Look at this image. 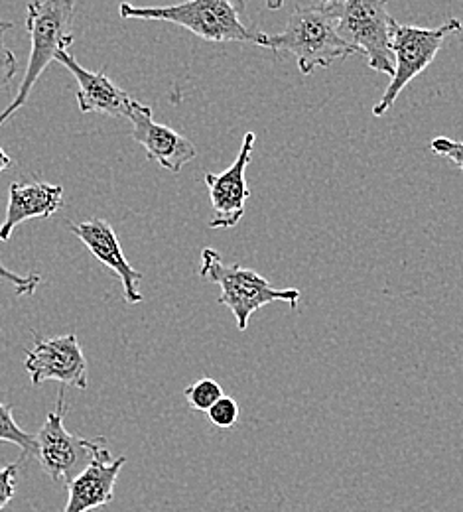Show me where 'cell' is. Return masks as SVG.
Segmentation results:
<instances>
[{"label": "cell", "mask_w": 463, "mask_h": 512, "mask_svg": "<svg viewBox=\"0 0 463 512\" xmlns=\"http://www.w3.org/2000/svg\"><path fill=\"white\" fill-rule=\"evenodd\" d=\"M462 28V20L458 18H450L438 28H418V26L397 22L393 30L395 73L381 101L373 107V115L375 117L387 115L397 103L398 95L404 91V87L436 60L446 38L460 32Z\"/></svg>", "instance_id": "7"}, {"label": "cell", "mask_w": 463, "mask_h": 512, "mask_svg": "<svg viewBox=\"0 0 463 512\" xmlns=\"http://www.w3.org/2000/svg\"><path fill=\"white\" fill-rule=\"evenodd\" d=\"M199 276L221 286L219 304L233 312L239 331H245L251 316L266 304L286 302L292 310H296L300 302V290L274 288L255 270L243 268L239 264H225L221 255L213 249L201 251Z\"/></svg>", "instance_id": "4"}, {"label": "cell", "mask_w": 463, "mask_h": 512, "mask_svg": "<svg viewBox=\"0 0 463 512\" xmlns=\"http://www.w3.org/2000/svg\"><path fill=\"white\" fill-rule=\"evenodd\" d=\"M10 168H12V158L0 148V174L6 172V170H10Z\"/></svg>", "instance_id": "22"}, {"label": "cell", "mask_w": 463, "mask_h": 512, "mask_svg": "<svg viewBox=\"0 0 463 512\" xmlns=\"http://www.w3.org/2000/svg\"><path fill=\"white\" fill-rule=\"evenodd\" d=\"M69 231L89 249L91 255L121 278L125 300L129 304H140L142 292L138 284L142 274L134 270L127 256L123 255L115 229L105 219H89L85 223H69Z\"/></svg>", "instance_id": "12"}, {"label": "cell", "mask_w": 463, "mask_h": 512, "mask_svg": "<svg viewBox=\"0 0 463 512\" xmlns=\"http://www.w3.org/2000/svg\"><path fill=\"white\" fill-rule=\"evenodd\" d=\"M239 404L235 402V398L231 396H223L219 398L209 410H207V418L211 424H215L217 428H231L237 424L239 420Z\"/></svg>", "instance_id": "18"}, {"label": "cell", "mask_w": 463, "mask_h": 512, "mask_svg": "<svg viewBox=\"0 0 463 512\" xmlns=\"http://www.w3.org/2000/svg\"><path fill=\"white\" fill-rule=\"evenodd\" d=\"M12 22L10 20H0V95L8 89L10 81L16 75V67L18 60L14 56V52L6 46V34L12 30Z\"/></svg>", "instance_id": "17"}, {"label": "cell", "mask_w": 463, "mask_h": 512, "mask_svg": "<svg viewBox=\"0 0 463 512\" xmlns=\"http://www.w3.org/2000/svg\"><path fill=\"white\" fill-rule=\"evenodd\" d=\"M64 203V188L44 182L12 184L8 190L6 217L0 225V241H8L12 231L30 219H48Z\"/></svg>", "instance_id": "13"}, {"label": "cell", "mask_w": 463, "mask_h": 512, "mask_svg": "<svg viewBox=\"0 0 463 512\" xmlns=\"http://www.w3.org/2000/svg\"><path fill=\"white\" fill-rule=\"evenodd\" d=\"M75 14V0H34L28 4L26 28L30 32L32 50L26 65L24 79L18 87L14 101L0 113V127L26 105L32 87L46 71V67L56 62V56L73 44V34L69 26Z\"/></svg>", "instance_id": "3"}, {"label": "cell", "mask_w": 463, "mask_h": 512, "mask_svg": "<svg viewBox=\"0 0 463 512\" xmlns=\"http://www.w3.org/2000/svg\"><path fill=\"white\" fill-rule=\"evenodd\" d=\"M337 6L339 34L367 58L373 71L393 77V30L397 20L387 8V0H345Z\"/></svg>", "instance_id": "6"}, {"label": "cell", "mask_w": 463, "mask_h": 512, "mask_svg": "<svg viewBox=\"0 0 463 512\" xmlns=\"http://www.w3.org/2000/svg\"><path fill=\"white\" fill-rule=\"evenodd\" d=\"M255 142L257 134L247 132L235 162L221 174H205V186L213 207V219L209 221L211 229H233L243 219L251 195L245 174L253 160Z\"/></svg>", "instance_id": "8"}, {"label": "cell", "mask_w": 463, "mask_h": 512, "mask_svg": "<svg viewBox=\"0 0 463 512\" xmlns=\"http://www.w3.org/2000/svg\"><path fill=\"white\" fill-rule=\"evenodd\" d=\"M67 402L64 384L58 394L56 408L48 414L44 426L34 436L36 453L34 457L40 461L42 469L54 481L71 483L79 473H83L93 463H109L113 455L107 448L105 438H81L69 434L66 430Z\"/></svg>", "instance_id": "5"}, {"label": "cell", "mask_w": 463, "mask_h": 512, "mask_svg": "<svg viewBox=\"0 0 463 512\" xmlns=\"http://www.w3.org/2000/svg\"><path fill=\"white\" fill-rule=\"evenodd\" d=\"M16 471L18 465L12 463L4 469H0V511L12 501L14 491H16Z\"/></svg>", "instance_id": "21"}, {"label": "cell", "mask_w": 463, "mask_h": 512, "mask_svg": "<svg viewBox=\"0 0 463 512\" xmlns=\"http://www.w3.org/2000/svg\"><path fill=\"white\" fill-rule=\"evenodd\" d=\"M0 335H2V331H0Z\"/></svg>", "instance_id": "25"}, {"label": "cell", "mask_w": 463, "mask_h": 512, "mask_svg": "<svg viewBox=\"0 0 463 512\" xmlns=\"http://www.w3.org/2000/svg\"><path fill=\"white\" fill-rule=\"evenodd\" d=\"M123 18L178 24L207 42H253L257 32L245 16V0H184L170 6H119Z\"/></svg>", "instance_id": "2"}, {"label": "cell", "mask_w": 463, "mask_h": 512, "mask_svg": "<svg viewBox=\"0 0 463 512\" xmlns=\"http://www.w3.org/2000/svg\"><path fill=\"white\" fill-rule=\"evenodd\" d=\"M184 394L188 404L198 412H207L219 398L225 396L221 384L213 379H201L198 383L190 384Z\"/></svg>", "instance_id": "16"}, {"label": "cell", "mask_w": 463, "mask_h": 512, "mask_svg": "<svg viewBox=\"0 0 463 512\" xmlns=\"http://www.w3.org/2000/svg\"><path fill=\"white\" fill-rule=\"evenodd\" d=\"M266 8H270V10H278V8H282V4H284V0H265Z\"/></svg>", "instance_id": "23"}, {"label": "cell", "mask_w": 463, "mask_h": 512, "mask_svg": "<svg viewBox=\"0 0 463 512\" xmlns=\"http://www.w3.org/2000/svg\"><path fill=\"white\" fill-rule=\"evenodd\" d=\"M24 369L28 371L34 386H40L46 381H58L85 390L89 384L87 361L73 333L52 339L36 335L34 349L28 351Z\"/></svg>", "instance_id": "9"}, {"label": "cell", "mask_w": 463, "mask_h": 512, "mask_svg": "<svg viewBox=\"0 0 463 512\" xmlns=\"http://www.w3.org/2000/svg\"><path fill=\"white\" fill-rule=\"evenodd\" d=\"M0 280L10 284L14 290H16V296H32L40 282H42V276L40 274H28V276H20L12 270H8L2 262H0Z\"/></svg>", "instance_id": "19"}, {"label": "cell", "mask_w": 463, "mask_h": 512, "mask_svg": "<svg viewBox=\"0 0 463 512\" xmlns=\"http://www.w3.org/2000/svg\"><path fill=\"white\" fill-rule=\"evenodd\" d=\"M324 4H341V2H345V0H322Z\"/></svg>", "instance_id": "24"}, {"label": "cell", "mask_w": 463, "mask_h": 512, "mask_svg": "<svg viewBox=\"0 0 463 512\" xmlns=\"http://www.w3.org/2000/svg\"><path fill=\"white\" fill-rule=\"evenodd\" d=\"M430 152L442 158H448L452 164H456L460 170H463V142L452 140L446 136H438L430 142Z\"/></svg>", "instance_id": "20"}, {"label": "cell", "mask_w": 463, "mask_h": 512, "mask_svg": "<svg viewBox=\"0 0 463 512\" xmlns=\"http://www.w3.org/2000/svg\"><path fill=\"white\" fill-rule=\"evenodd\" d=\"M255 46L268 48L276 56L292 54L304 75L318 67L357 54V50L339 34V16L335 4H296L280 34L257 32Z\"/></svg>", "instance_id": "1"}, {"label": "cell", "mask_w": 463, "mask_h": 512, "mask_svg": "<svg viewBox=\"0 0 463 512\" xmlns=\"http://www.w3.org/2000/svg\"><path fill=\"white\" fill-rule=\"evenodd\" d=\"M129 121L133 125V138L146 150L148 160L164 170L180 174L182 168L198 156L196 146L188 138L154 121L150 107L134 101Z\"/></svg>", "instance_id": "10"}, {"label": "cell", "mask_w": 463, "mask_h": 512, "mask_svg": "<svg viewBox=\"0 0 463 512\" xmlns=\"http://www.w3.org/2000/svg\"><path fill=\"white\" fill-rule=\"evenodd\" d=\"M56 62L64 65L67 71L77 81V103L79 111L83 115L89 113H101L115 119H129L134 99L121 91L107 75L105 71H89L79 62L69 56L67 50H62L56 56Z\"/></svg>", "instance_id": "11"}, {"label": "cell", "mask_w": 463, "mask_h": 512, "mask_svg": "<svg viewBox=\"0 0 463 512\" xmlns=\"http://www.w3.org/2000/svg\"><path fill=\"white\" fill-rule=\"evenodd\" d=\"M0 442H10L26 455H34L36 453V438L28 432H24L14 416H12V404H4L0 402Z\"/></svg>", "instance_id": "15"}, {"label": "cell", "mask_w": 463, "mask_h": 512, "mask_svg": "<svg viewBox=\"0 0 463 512\" xmlns=\"http://www.w3.org/2000/svg\"><path fill=\"white\" fill-rule=\"evenodd\" d=\"M127 463V457H117L109 463H93L67 483V505L64 512H89L109 505L115 499L117 477Z\"/></svg>", "instance_id": "14"}]
</instances>
